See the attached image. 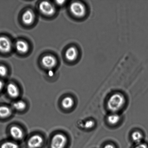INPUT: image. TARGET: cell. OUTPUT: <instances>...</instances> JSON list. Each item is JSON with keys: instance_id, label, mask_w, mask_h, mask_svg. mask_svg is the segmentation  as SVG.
Instances as JSON below:
<instances>
[{"instance_id": "obj_3", "label": "cell", "mask_w": 148, "mask_h": 148, "mask_svg": "<svg viewBox=\"0 0 148 148\" xmlns=\"http://www.w3.org/2000/svg\"><path fill=\"white\" fill-rule=\"evenodd\" d=\"M67 139L66 136L60 134L55 135L52 138L51 148H64L67 143Z\"/></svg>"}, {"instance_id": "obj_14", "label": "cell", "mask_w": 148, "mask_h": 148, "mask_svg": "<svg viewBox=\"0 0 148 148\" xmlns=\"http://www.w3.org/2000/svg\"><path fill=\"white\" fill-rule=\"evenodd\" d=\"M74 104V101L71 97H65L62 100V105L64 108L69 109L72 108Z\"/></svg>"}, {"instance_id": "obj_7", "label": "cell", "mask_w": 148, "mask_h": 148, "mask_svg": "<svg viewBox=\"0 0 148 148\" xmlns=\"http://www.w3.org/2000/svg\"><path fill=\"white\" fill-rule=\"evenodd\" d=\"M42 63L46 69H53L56 66L57 61L54 56L51 55H47L44 56L42 59Z\"/></svg>"}, {"instance_id": "obj_19", "label": "cell", "mask_w": 148, "mask_h": 148, "mask_svg": "<svg viewBox=\"0 0 148 148\" xmlns=\"http://www.w3.org/2000/svg\"><path fill=\"white\" fill-rule=\"evenodd\" d=\"M95 123L93 120H88L85 122L84 124V128L87 130L92 128L95 125Z\"/></svg>"}, {"instance_id": "obj_12", "label": "cell", "mask_w": 148, "mask_h": 148, "mask_svg": "<svg viewBox=\"0 0 148 148\" xmlns=\"http://www.w3.org/2000/svg\"><path fill=\"white\" fill-rule=\"evenodd\" d=\"M15 47L17 51L21 53H27L29 50L28 44L23 40L17 41L16 43Z\"/></svg>"}, {"instance_id": "obj_9", "label": "cell", "mask_w": 148, "mask_h": 148, "mask_svg": "<svg viewBox=\"0 0 148 148\" xmlns=\"http://www.w3.org/2000/svg\"><path fill=\"white\" fill-rule=\"evenodd\" d=\"M34 13L30 10H27L24 13L22 16V20L25 24L29 25L34 21Z\"/></svg>"}, {"instance_id": "obj_5", "label": "cell", "mask_w": 148, "mask_h": 148, "mask_svg": "<svg viewBox=\"0 0 148 148\" xmlns=\"http://www.w3.org/2000/svg\"><path fill=\"white\" fill-rule=\"evenodd\" d=\"M43 141V139L41 136L38 135H35L29 139L27 145L29 148H38L42 145Z\"/></svg>"}, {"instance_id": "obj_2", "label": "cell", "mask_w": 148, "mask_h": 148, "mask_svg": "<svg viewBox=\"0 0 148 148\" xmlns=\"http://www.w3.org/2000/svg\"><path fill=\"white\" fill-rule=\"evenodd\" d=\"M70 10L73 15L78 18L83 17L85 16L86 13L85 5L78 1H75L71 4Z\"/></svg>"}, {"instance_id": "obj_15", "label": "cell", "mask_w": 148, "mask_h": 148, "mask_svg": "<svg viewBox=\"0 0 148 148\" xmlns=\"http://www.w3.org/2000/svg\"><path fill=\"white\" fill-rule=\"evenodd\" d=\"M11 114V109L5 106H0V117L2 118H6L9 116Z\"/></svg>"}, {"instance_id": "obj_18", "label": "cell", "mask_w": 148, "mask_h": 148, "mask_svg": "<svg viewBox=\"0 0 148 148\" xmlns=\"http://www.w3.org/2000/svg\"><path fill=\"white\" fill-rule=\"evenodd\" d=\"M1 148H19L17 143L11 141H7L3 143Z\"/></svg>"}, {"instance_id": "obj_21", "label": "cell", "mask_w": 148, "mask_h": 148, "mask_svg": "<svg viewBox=\"0 0 148 148\" xmlns=\"http://www.w3.org/2000/svg\"><path fill=\"white\" fill-rule=\"evenodd\" d=\"M134 148H148V146L145 143H141L137 144Z\"/></svg>"}, {"instance_id": "obj_23", "label": "cell", "mask_w": 148, "mask_h": 148, "mask_svg": "<svg viewBox=\"0 0 148 148\" xmlns=\"http://www.w3.org/2000/svg\"><path fill=\"white\" fill-rule=\"evenodd\" d=\"M3 82L2 81L0 80V91L2 89L3 87Z\"/></svg>"}, {"instance_id": "obj_25", "label": "cell", "mask_w": 148, "mask_h": 148, "mask_svg": "<svg viewBox=\"0 0 148 148\" xmlns=\"http://www.w3.org/2000/svg\"><path fill=\"white\" fill-rule=\"evenodd\" d=\"M49 75L50 76H52L53 75V72L52 71H50L49 73Z\"/></svg>"}, {"instance_id": "obj_13", "label": "cell", "mask_w": 148, "mask_h": 148, "mask_svg": "<svg viewBox=\"0 0 148 148\" xmlns=\"http://www.w3.org/2000/svg\"><path fill=\"white\" fill-rule=\"evenodd\" d=\"M120 117L116 113H112L107 117V120L108 123L112 125H115L119 122Z\"/></svg>"}, {"instance_id": "obj_4", "label": "cell", "mask_w": 148, "mask_h": 148, "mask_svg": "<svg viewBox=\"0 0 148 148\" xmlns=\"http://www.w3.org/2000/svg\"><path fill=\"white\" fill-rule=\"evenodd\" d=\"M39 9L42 14L48 16L53 15L56 12L54 7L47 1H43L40 3L39 5Z\"/></svg>"}, {"instance_id": "obj_11", "label": "cell", "mask_w": 148, "mask_h": 148, "mask_svg": "<svg viewBox=\"0 0 148 148\" xmlns=\"http://www.w3.org/2000/svg\"><path fill=\"white\" fill-rule=\"evenodd\" d=\"M7 91L8 95L13 98H17L19 95V90L15 84L10 83L7 85Z\"/></svg>"}, {"instance_id": "obj_6", "label": "cell", "mask_w": 148, "mask_h": 148, "mask_svg": "<svg viewBox=\"0 0 148 148\" xmlns=\"http://www.w3.org/2000/svg\"><path fill=\"white\" fill-rule=\"evenodd\" d=\"M12 44L9 39L4 36L0 37V51L8 53L11 50Z\"/></svg>"}, {"instance_id": "obj_17", "label": "cell", "mask_w": 148, "mask_h": 148, "mask_svg": "<svg viewBox=\"0 0 148 148\" xmlns=\"http://www.w3.org/2000/svg\"><path fill=\"white\" fill-rule=\"evenodd\" d=\"M13 107L14 109L18 111H22L26 107L25 103L22 101H19L14 102L13 104Z\"/></svg>"}, {"instance_id": "obj_10", "label": "cell", "mask_w": 148, "mask_h": 148, "mask_svg": "<svg viewBox=\"0 0 148 148\" xmlns=\"http://www.w3.org/2000/svg\"><path fill=\"white\" fill-rule=\"evenodd\" d=\"M12 137L16 140H21L24 136L22 130L17 126H13L10 129Z\"/></svg>"}, {"instance_id": "obj_1", "label": "cell", "mask_w": 148, "mask_h": 148, "mask_svg": "<svg viewBox=\"0 0 148 148\" xmlns=\"http://www.w3.org/2000/svg\"><path fill=\"white\" fill-rule=\"evenodd\" d=\"M125 99L122 94L116 93L111 95L107 101L108 109L112 113H116L124 106Z\"/></svg>"}, {"instance_id": "obj_24", "label": "cell", "mask_w": 148, "mask_h": 148, "mask_svg": "<svg viewBox=\"0 0 148 148\" xmlns=\"http://www.w3.org/2000/svg\"><path fill=\"white\" fill-rule=\"evenodd\" d=\"M56 3L59 5H62L64 2V1H56Z\"/></svg>"}, {"instance_id": "obj_8", "label": "cell", "mask_w": 148, "mask_h": 148, "mask_svg": "<svg viewBox=\"0 0 148 148\" xmlns=\"http://www.w3.org/2000/svg\"><path fill=\"white\" fill-rule=\"evenodd\" d=\"M65 56L69 61H74L76 60L78 56V51L76 48L71 47L66 50Z\"/></svg>"}, {"instance_id": "obj_16", "label": "cell", "mask_w": 148, "mask_h": 148, "mask_svg": "<svg viewBox=\"0 0 148 148\" xmlns=\"http://www.w3.org/2000/svg\"><path fill=\"white\" fill-rule=\"evenodd\" d=\"M131 137L133 141L138 144L141 143L143 138V136L140 132L135 131L132 134Z\"/></svg>"}, {"instance_id": "obj_20", "label": "cell", "mask_w": 148, "mask_h": 148, "mask_svg": "<svg viewBox=\"0 0 148 148\" xmlns=\"http://www.w3.org/2000/svg\"><path fill=\"white\" fill-rule=\"evenodd\" d=\"M7 70L5 66L1 65L0 66V76L3 77L7 75Z\"/></svg>"}, {"instance_id": "obj_22", "label": "cell", "mask_w": 148, "mask_h": 148, "mask_svg": "<svg viewBox=\"0 0 148 148\" xmlns=\"http://www.w3.org/2000/svg\"><path fill=\"white\" fill-rule=\"evenodd\" d=\"M103 148H115L114 145L111 144H108L106 145Z\"/></svg>"}]
</instances>
